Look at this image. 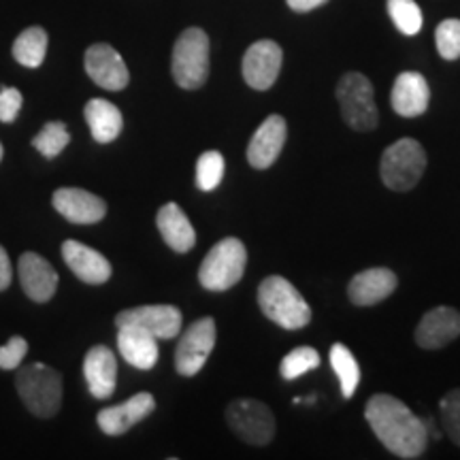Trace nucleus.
<instances>
[{
  "instance_id": "nucleus-1",
  "label": "nucleus",
  "mask_w": 460,
  "mask_h": 460,
  "mask_svg": "<svg viewBox=\"0 0 460 460\" xmlns=\"http://www.w3.org/2000/svg\"><path fill=\"white\" fill-rule=\"evenodd\" d=\"M365 418L384 447L394 456L420 458L429 446V429L410 407L393 394H373L367 401Z\"/></svg>"
},
{
  "instance_id": "nucleus-2",
  "label": "nucleus",
  "mask_w": 460,
  "mask_h": 460,
  "mask_svg": "<svg viewBox=\"0 0 460 460\" xmlns=\"http://www.w3.org/2000/svg\"><path fill=\"white\" fill-rule=\"evenodd\" d=\"M258 305L262 314L286 331H298L312 322V307L301 292L281 275H269L258 286Z\"/></svg>"
},
{
  "instance_id": "nucleus-3",
  "label": "nucleus",
  "mask_w": 460,
  "mask_h": 460,
  "mask_svg": "<svg viewBox=\"0 0 460 460\" xmlns=\"http://www.w3.org/2000/svg\"><path fill=\"white\" fill-rule=\"evenodd\" d=\"M15 388L28 411L37 418L56 416L62 405V376L43 362L22 367L17 371Z\"/></svg>"
},
{
  "instance_id": "nucleus-4",
  "label": "nucleus",
  "mask_w": 460,
  "mask_h": 460,
  "mask_svg": "<svg viewBox=\"0 0 460 460\" xmlns=\"http://www.w3.org/2000/svg\"><path fill=\"white\" fill-rule=\"evenodd\" d=\"M247 250L237 237H226L211 247L199 269V281L205 290L226 292L237 286L245 273Z\"/></svg>"
},
{
  "instance_id": "nucleus-5",
  "label": "nucleus",
  "mask_w": 460,
  "mask_h": 460,
  "mask_svg": "<svg viewBox=\"0 0 460 460\" xmlns=\"http://www.w3.org/2000/svg\"><path fill=\"white\" fill-rule=\"evenodd\" d=\"M171 73L183 90H199L209 77V37L200 28H188L172 48Z\"/></svg>"
},
{
  "instance_id": "nucleus-6",
  "label": "nucleus",
  "mask_w": 460,
  "mask_h": 460,
  "mask_svg": "<svg viewBox=\"0 0 460 460\" xmlns=\"http://www.w3.org/2000/svg\"><path fill=\"white\" fill-rule=\"evenodd\" d=\"M337 101L341 118L349 128L371 132L377 128L379 113L373 84L362 73H345L337 84Z\"/></svg>"
},
{
  "instance_id": "nucleus-7",
  "label": "nucleus",
  "mask_w": 460,
  "mask_h": 460,
  "mask_svg": "<svg viewBox=\"0 0 460 460\" xmlns=\"http://www.w3.org/2000/svg\"><path fill=\"white\" fill-rule=\"evenodd\" d=\"M424 171H427V152L416 139H401L388 146L379 163L382 181L394 192L416 188Z\"/></svg>"
},
{
  "instance_id": "nucleus-8",
  "label": "nucleus",
  "mask_w": 460,
  "mask_h": 460,
  "mask_svg": "<svg viewBox=\"0 0 460 460\" xmlns=\"http://www.w3.org/2000/svg\"><path fill=\"white\" fill-rule=\"evenodd\" d=\"M230 430L250 446H267L275 435V416L256 399H234L226 407Z\"/></svg>"
},
{
  "instance_id": "nucleus-9",
  "label": "nucleus",
  "mask_w": 460,
  "mask_h": 460,
  "mask_svg": "<svg viewBox=\"0 0 460 460\" xmlns=\"http://www.w3.org/2000/svg\"><path fill=\"white\" fill-rule=\"evenodd\" d=\"M216 348L214 318H200L190 324L175 349V369L183 377H192L203 369Z\"/></svg>"
},
{
  "instance_id": "nucleus-10",
  "label": "nucleus",
  "mask_w": 460,
  "mask_h": 460,
  "mask_svg": "<svg viewBox=\"0 0 460 460\" xmlns=\"http://www.w3.org/2000/svg\"><path fill=\"white\" fill-rule=\"evenodd\" d=\"M281 60H284V51L275 41L262 39V41L250 45V49L243 56V62H241V73H243L245 84L261 92L269 90L278 82Z\"/></svg>"
},
{
  "instance_id": "nucleus-11",
  "label": "nucleus",
  "mask_w": 460,
  "mask_h": 460,
  "mask_svg": "<svg viewBox=\"0 0 460 460\" xmlns=\"http://www.w3.org/2000/svg\"><path fill=\"white\" fill-rule=\"evenodd\" d=\"M115 326H139L158 339H172L181 331V312L175 305H143L119 312Z\"/></svg>"
},
{
  "instance_id": "nucleus-12",
  "label": "nucleus",
  "mask_w": 460,
  "mask_h": 460,
  "mask_svg": "<svg viewBox=\"0 0 460 460\" xmlns=\"http://www.w3.org/2000/svg\"><path fill=\"white\" fill-rule=\"evenodd\" d=\"M84 66L92 82L101 85L102 90L119 92L130 82L128 66H126L124 58L107 43L92 45L84 56Z\"/></svg>"
},
{
  "instance_id": "nucleus-13",
  "label": "nucleus",
  "mask_w": 460,
  "mask_h": 460,
  "mask_svg": "<svg viewBox=\"0 0 460 460\" xmlns=\"http://www.w3.org/2000/svg\"><path fill=\"white\" fill-rule=\"evenodd\" d=\"M286 119L281 115H269L258 126L250 146H247V163L254 166V169H269L279 158L281 149L286 146Z\"/></svg>"
},
{
  "instance_id": "nucleus-14",
  "label": "nucleus",
  "mask_w": 460,
  "mask_h": 460,
  "mask_svg": "<svg viewBox=\"0 0 460 460\" xmlns=\"http://www.w3.org/2000/svg\"><path fill=\"white\" fill-rule=\"evenodd\" d=\"M154 410H156L154 396L149 393H139L130 396L122 405L101 410L99 416H96V422H99L102 433L109 437H118L124 435L126 430H130L135 424H139L141 420H146Z\"/></svg>"
},
{
  "instance_id": "nucleus-15",
  "label": "nucleus",
  "mask_w": 460,
  "mask_h": 460,
  "mask_svg": "<svg viewBox=\"0 0 460 460\" xmlns=\"http://www.w3.org/2000/svg\"><path fill=\"white\" fill-rule=\"evenodd\" d=\"M56 211L73 224H96L107 216V203L82 188H60L54 199Z\"/></svg>"
},
{
  "instance_id": "nucleus-16",
  "label": "nucleus",
  "mask_w": 460,
  "mask_h": 460,
  "mask_svg": "<svg viewBox=\"0 0 460 460\" xmlns=\"http://www.w3.org/2000/svg\"><path fill=\"white\" fill-rule=\"evenodd\" d=\"M460 337V312L454 307H435L422 315L416 329V343L422 349H441Z\"/></svg>"
},
{
  "instance_id": "nucleus-17",
  "label": "nucleus",
  "mask_w": 460,
  "mask_h": 460,
  "mask_svg": "<svg viewBox=\"0 0 460 460\" xmlns=\"http://www.w3.org/2000/svg\"><path fill=\"white\" fill-rule=\"evenodd\" d=\"M396 286H399V279H396L394 271H390V269H367V271L356 273L352 281H349L348 296L358 307H371V305L386 301L396 290Z\"/></svg>"
},
{
  "instance_id": "nucleus-18",
  "label": "nucleus",
  "mask_w": 460,
  "mask_h": 460,
  "mask_svg": "<svg viewBox=\"0 0 460 460\" xmlns=\"http://www.w3.org/2000/svg\"><path fill=\"white\" fill-rule=\"evenodd\" d=\"M84 376L94 399H109L118 382V360L107 345H94L84 358Z\"/></svg>"
},
{
  "instance_id": "nucleus-19",
  "label": "nucleus",
  "mask_w": 460,
  "mask_h": 460,
  "mask_svg": "<svg viewBox=\"0 0 460 460\" xmlns=\"http://www.w3.org/2000/svg\"><path fill=\"white\" fill-rule=\"evenodd\" d=\"M62 258L68 269L85 284H105L111 278V262L101 252L79 243V241H65L62 243Z\"/></svg>"
},
{
  "instance_id": "nucleus-20",
  "label": "nucleus",
  "mask_w": 460,
  "mask_h": 460,
  "mask_svg": "<svg viewBox=\"0 0 460 460\" xmlns=\"http://www.w3.org/2000/svg\"><path fill=\"white\" fill-rule=\"evenodd\" d=\"M20 281L28 298L34 303H48L58 290L56 269L34 252H26L20 258Z\"/></svg>"
},
{
  "instance_id": "nucleus-21",
  "label": "nucleus",
  "mask_w": 460,
  "mask_h": 460,
  "mask_svg": "<svg viewBox=\"0 0 460 460\" xmlns=\"http://www.w3.org/2000/svg\"><path fill=\"white\" fill-rule=\"evenodd\" d=\"M393 109L402 118H418L429 109L430 90L427 79L420 73L405 71L394 79L393 94H390Z\"/></svg>"
},
{
  "instance_id": "nucleus-22",
  "label": "nucleus",
  "mask_w": 460,
  "mask_h": 460,
  "mask_svg": "<svg viewBox=\"0 0 460 460\" xmlns=\"http://www.w3.org/2000/svg\"><path fill=\"white\" fill-rule=\"evenodd\" d=\"M118 349L130 367L147 371L158 362V337L139 326H118Z\"/></svg>"
},
{
  "instance_id": "nucleus-23",
  "label": "nucleus",
  "mask_w": 460,
  "mask_h": 460,
  "mask_svg": "<svg viewBox=\"0 0 460 460\" xmlns=\"http://www.w3.org/2000/svg\"><path fill=\"white\" fill-rule=\"evenodd\" d=\"M156 226L163 234L164 243L177 254H186L197 243V230L192 222L183 214V209L177 203H166L158 209Z\"/></svg>"
},
{
  "instance_id": "nucleus-24",
  "label": "nucleus",
  "mask_w": 460,
  "mask_h": 460,
  "mask_svg": "<svg viewBox=\"0 0 460 460\" xmlns=\"http://www.w3.org/2000/svg\"><path fill=\"white\" fill-rule=\"evenodd\" d=\"M84 115L96 143H111L122 132V113H119V109L113 102L105 99H92L85 105Z\"/></svg>"
},
{
  "instance_id": "nucleus-25",
  "label": "nucleus",
  "mask_w": 460,
  "mask_h": 460,
  "mask_svg": "<svg viewBox=\"0 0 460 460\" xmlns=\"http://www.w3.org/2000/svg\"><path fill=\"white\" fill-rule=\"evenodd\" d=\"M48 54V32L41 26L26 28L13 43V58L22 66L37 68L43 65Z\"/></svg>"
},
{
  "instance_id": "nucleus-26",
  "label": "nucleus",
  "mask_w": 460,
  "mask_h": 460,
  "mask_svg": "<svg viewBox=\"0 0 460 460\" xmlns=\"http://www.w3.org/2000/svg\"><path fill=\"white\" fill-rule=\"evenodd\" d=\"M331 367L335 371V376L339 377V384H341V394L345 399H352L356 388L360 384V367L356 362L354 354L349 352L348 345L343 343H335L331 348Z\"/></svg>"
},
{
  "instance_id": "nucleus-27",
  "label": "nucleus",
  "mask_w": 460,
  "mask_h": 460,
  "mask_svg": "<svg viewBox=\"0 0 460 460\" xmlns=\"http://www.w3.org/2000/svg\"><path fill=\"white\" fill-rule=\"evenodd\" d=\"M318 367H320L318 349L309 348V345H301V348H295L290 354H286L284 358H281L279 373L286 382H290V379L301 377L305 373L318 369Z\"/></svg>"
},
{
  "instance_id": "nucleus-28",
  "label": "nucleus",
  "mask_w": 460,
  "mask_h": 460,
  "mask_svg": "<svg viewBox=\"0 0 460 460\" xmlns=\"http://www.w3.org/2000/svg\"><path fill=\"white\" fill-rule=\"evenodd\" d=\"M71 141V135H68L66 126L62 122H49L43 126V130L39 132L32 139V146L39 154L45 158H56L65 152V147Z\"/></svg>"
},
{
  "instance_id": "nucleus-29",
  "label": "nucleus",
  "mask_w": 460,
  "mask_h": 460,
  "mask_svg": "<svg viewBox=\"0 0 460 460\" xmlns=\"http://www.w3.org/2000/svg\"><path fill=\"white\" fill-rule=\"evenodd\" d=\"M388 13L402 34L413 37L422 31V11L416 0H388Z\"/></svg>"
},
{
  "instance_id": "nucleus-30",
  "label": "nucleus",
  "mask_w": 460,
  "mask_h": 460,
  "mask_svg": "<svg viewBox=\"0 0 460 460\" xmlns=\"http://www.w3.org/2000/svg\"><path fill=\"white\" fill-rule=\"evenodd\" d=\"M224 156L216 149H209L197 163V186L203 192H211L222 183L224 177Z\"/></svg>"
},
{
  "instance_id": "nucleus-31",
  "label": "nucleus",
  "mask_w": 460,
  "mask_h": 460,
  "mask_svg": "<svg viewBox=\"0 0 460 460\" xmlns=\"http://www.w3.org/2000/svg\"><path fill=\"white\" fill-rule=\"evenodd\" d=\"M437 51L444 60H458L460 58V20H444L435 32Z\"/></svg>"
},
{
  "instance_id": "nucleus-32",
  "label": "nucleus",
  "mask_w": 460,
  "mask_h": 460,
  "mask_svg": "<svg viewBox=\"0 0 460 460\" xmlns=\"http://www.w3.org/2000/svg\"><path fill=\"white\" fill-rule=\"evenodd\" d=\"M441 424L454 444L460 446V388L447 393L439 402Z\"/></svg>"
},
{
  "instance_id": "nucleus-33",
  "label": "nucleus",
  "mask_w": 460,
  "mask_h": 460,
  "mask_svg": "<svg viewBox=\"0 0 460 460\" xmlns=\"http://www.w3.org/2000/svg\"><path fill=\"white\" fill-rule=\"evenodd\" d=\"M28 354V343L24 337H11L7 345H3L0 348V369L4 371H11V369H17V367L22 365V360H24V356Z\"/></svg>"
},
{
  "instance_id": "nucleus-34",
  "label": "nucleus",
  "mask_w": 460,
  "mask_h": 460,
  "mask_svg": "<svg viewBox=\"0 0 460 460\" xmlns=\"http://www.w3.org/2000/svg\"><path fill=\"white\" fill-rule=\"evenodd\" d=\"M22 92L17 88H3L0 85V122L11 124L20 115Z\"/></svg>"
},
{
  "instance_id": "nucleus-35",
  "label": "nucleus",
  "mask_w": 460,
  "mask_h": 460,
  "mask_svg": "<svg viewBox=\"0 0 460 460\" xmlns=\"http://www.w3.org/2000/svg\"><path fill=\"white\" fill-rule=\"evenodd\" d=\"M11 279H13V269H11L7 252H4V247L0 245V292L7 290L11 286Z\"/></svg>"
},
{
  "instance_id": "nucleus-36",
  "label": "nucleus",
  "mask_w": 460,
  "mask_h": 460,
  "mask_svg": "<svg viewBox=\"0 0 460 460\" xmlns=\"http://www.w3.org/2000/svg\"><path fill=\"white\" fill-rule=\"evenodd\" d=\"M324 3L326 0H288V7L296 11V13H307V11L322 7Z\"/></svg>"
},
{
  "instance_id": "nucleus-37",
  "label": "nucleus",
  "mask_w": 460,
  "mask_h": 460,
  "mask_svg": "<svg viewBox=\"0 0 460 460\" xmlns=\"http://www.w3.org/2000/svg\"><path fill=\"white\" fill-rule=\"evenodd\" d=\"M3 154H4V149H3V143H0V160H3Z\"/></svg>"
}]
</instances>
